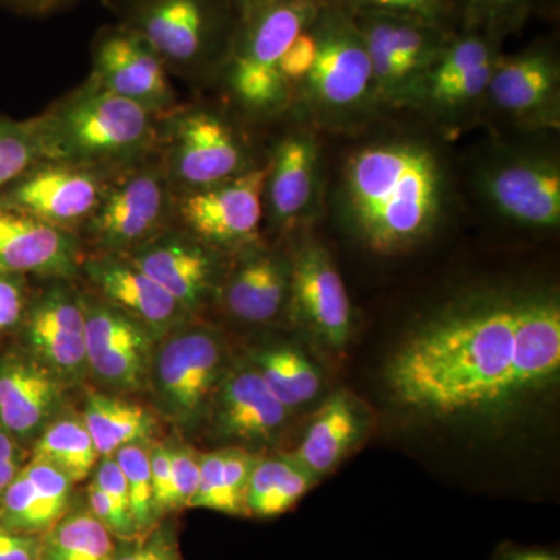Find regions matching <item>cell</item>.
Here are the masks:
<instances>
[{"label": "cell", "mask_w": 560, "mask_h": 560, "mask_svg": "<svg viewBox=\"0 0 560 560\" xmlns=\"http://www.w3.org/2000/svg\"><path fill=\"white\" fill-rule=\"evenodd\" d=\"M540 291H475L423 319L386 364L390 397L422 418L459 419L501 415L539 394L518 345Z\"/></svg>", "instance_id": "6da1fadb"}, {"label": "cell", "mask_w": 560, "mask_h": 560, "mask_svg": "<svg viewBox=\"0 0 560 560\" xmlns=\"http://www.w3.org/2000/svg\"><path fill=\"white\" fill-rule=\"evenodd\" d=\"M445 198L442 162L418 140L371 143L342 172L341 212L374 253H400L425 241L440 223Z\"/></svg>", "instance_id": "7a4b0ae2"}, {"label": "cell", "mask_w": 560, "mask_h": 560, "mask_svg": "<svg viewBox=\"0 0 560 560\" xmlns=\"http://www.w3.org/2000/svg\"><path fill=\"white\" fill-rule=\"evenodd\" d=\"M35 124L43 161L98 171L136 160L153 140L151 110L94 81Z\"/></svg>", "instance_id": "3957f363"}, {"label": "cell", "mask_w": 560, "mask_h": 560, "mask_svg": "<svg viewBox=\"0 0 560 560\" xmlns=\"http://www.w3.org/2000/svg\"><path fill=\"white\" fill-rule=\"evenodd\" d=\"M313 33L315 62L301 83L305 101L319 120L350 124L377 102L366 44L360 28L341 14H326Z\"/></svg>", "instance_id": "277c9868"}, {"label": "cell", "mask_w": 560, "mask_h": 560, "mask_svg": "<svg viewBox=\"0 0 560 560\" xmlns=\"http://www.w3.org/2000/svg\"><path fill=\"white\" fill-rule=\"evenodd\" d=\"M232 58L230 83L246 108L271 113L289 101L290 86L280 75L282 55L315 16L313 0H280L253 14Z\"/></svg>", "instance_id": "5b68a950"}, {"label": "cell", "mask_w": 560, "mask_h": 560, "mask_svg": "<svg viewBox=\"0 0 560 560\" xmlns=\"http://www.w3.org/2000/svg\"><path fill=\"white\" fill-rule=\"evenodd\" d=\"M478 187L501 219L526 230L551 231L560 223V167L539 151H501L478 172Z\"/></svg>", "instance_id": "8992f818"}, {"label": "cell", "mask_w": 560, "mask_h": 560, "mask_svg": "<svg viewBox=\"0 0 560 560\" xmlns=\"http://www.w3.org/2000/svg\"><path fill=\"white\" fill-rule=\"evenodd\" d=\"M223 372V345L213 331L189 329L173 335L151 361L162 412L176 425H194L212 404Z\"/></svg>", "instance_id": "52a82bcc"}, {"label": "cell", "mask_w": 560, "mask_h": 560, "mask_svg": "<svg viewBox=\"0 0 560 560\" xmlns=\"http://www.w3.org/2000/svg\"><path fill=\"white\" fill-rule=\"evenodd\" d=\"M294 318L320 349L340 353L352 337L348 290L329 250L304 237L290 264V298Z\"/></svg>", "instance_id": "ba28073f"}, {"label": "cell", "mask_w": 560, "mask_h": 560, "mask_svg": "<svg viewBox=\"0 0 560 560\" xmlns=\"http://www.w3.org/2000/svg\"><path fill=\"white\" fill-rule=\"evenodd\" d=\"M220 24L215 0H135L127 27L165 65L189 68L208 57Z\"/></svg>", "instance_id": "9c48e42d"}, {"label": "cell", "mask_w": 560, "mask_h": 560, "mask_svg": "<svg viewBox=\"0 0 560 560\" xmlns=\"http://www.w3.org/2000/svg\"><path fill=\"white\" fill-rule=\"evenodd\" d=\"M98 168L43 161L14 180L0 198L32 215L68 230L91 220L108 187Z\"/></svg>", "instance_id": "30bf717a"}, {"label": "cell", "mask_w": 560, "mask_h": 560, "mask_svg": "<svg viewBox=\"0 0 560 560\" xmlns=\"http://www.w3.org/2000/svg\"><path fill=\"white\" fill-rule=\"evenodd\" d=\"M270 164L249 168L206 189L191 190L180 202V217L191 232L210 245L234 246L248 242L264 215Z\"/></svg>", "instance_id": "8fae6325"}, {"label": "cell", "mask_w": 560, "mask_h": 560, "mask_svg": "<svg viewBox=\"0 0 560 560\" xmlns=\"http://www.w3.org/2000/svg\"><path fill=\"white\" fill-rule=\"evenodd\" d=\"M88 366L102 382L124 390L142 388L151 370L150 330L127 312L81 302Z\"/></svg>", "instance_id": "7c38bea8"}, {"label": "cell", "mask_w": 560, "mask_h": 560, "mask_svg": "<svg viewBox=\"0 0 560 560\" xmlns=\"http://www.w3.org/2000/svg\"><path fill=\"white\" fill-rule=\"evenodd\" d=\"M171 165L190 190L206 189L246 171L245 147L237 132L209 110H190L175 121Z\"/></svg>", "instance_id": "4fadbf2b"}, {"label": "cell", "mask_w": 560, "mask_h": 560, "mask_svg": "<svg viewBox=\"0 0 560 560\" xmlns=\"http://www.w3.org/2000/svg\"><path fill=\"white\" fill-rule=\"evenodd\" d=\"M92 81L151 113L173 103L165 62L128 27L103 32L97 39Z\"/></svg>", "instance_id": "5bb4252c"}, {"label": "cell", "mask_w": 560, "mask_h": 560, "mask_svg": "<svg viewBox=\"0 0 560 560\" xmlns=\"http://www.w3.org/2000/svg\"><path fill=\"white\" fill-rule=\"evenodd\" d=\"M559 86V65L550 51L526 50L495 61L486 98L523 124L558 127Z\"/></svg>", "instance_id": "9a60e30c"}, {"label": "cell", "mask_w": 560, "mask_h": 560, "mask_svg": "<svg viewBox=\"0 0 560 560\" xmlns=\"http://www.w3.org/2000/svg\"><path fill=\"white\" fill-rule=\"evenodd\" d=\"M75 264L77 246L68 230L0 198V272L69 278Z\"/></svg>", "instance_id": "2e32d148"}, {"label": "cell", "mask_w": 560, "mask_h": 560, "mask_svg": "<svg viewBox=\"0 0 560 560\" xmlns=\"http://www.w3.org/2000/svg\"><path fill=\"white\" fill-rule=\"evenodd\" d=\"M212 405L220 436L250 444L271 441L285 427L290 415L250 363L221 377Z\"/></svg>", "instance_id": "e0dca14e"}, {"label": "cell", "mask_w": 560, "mask_h": 560, "mask_svg": "<svg viewBox=\"0 0 560 560\" xmlns=\"http://www.w3.org/2000/svg\"><path fill=\"white\" fill-rule=\"evenodd\" d=\"M167 186L160 173L142 171L108 187L92 219L102 245L124 249L147 241L167 212Z\"/></svg>", "instance_id": "ac0fdd59"}, {"label": "cell", "mask_w": 560, "mask_h": 560, "mask_svg": "<svg viewBox=\"0 0 560 560\" xmlns=\"http://www.w3.org/2000/svg\"><path fill=\"white\" fill-rule=\"evenodd\" d=\"M368 410L349 390L331 394L313 416L293 458L316 480L337 469L368 431Z\"/></svg>", "instance_id": "d6986e66"}, {"label": "cell", "mask_w": 560, "mask_h": 560, "mask_svg": "<svg viewBox=\"0 0 560 560\" xmlns=\"http://www.w3.org/2000/svg\"><path fill=\"white\" fill-rule=\"evenodd\" d=\"M186 312L200 307L213 285V259L198 243L179 235L147 242L130 259Z\"/></svg>", "instance_id": "ffe728a7"}, {"label": "cell", "mask_w": 560, "mask_h": 560, "mask_svg": "<svg viewBox=\"0 0 560 560\" xmlns=\"http://www.w3.org/2000/svg\"><path fill=\"white\" fill-rule=\"evenodd\" d=\"M72 482L57 467L32 459L0 500V528L24 534L49 530L68 511Z\"/></svg>", "instance_id": "44dd1931"}, {"label": "cell", "mask_w": 560, "mask_h": 560, "mask_svg": "<svg viewBox=\"0 0 560 560\" xmlns=\"http://www.w3.org/2000/svg\"><path fill=\"white\" fill-rule=\"evenodd\" d=\"M86 270L109 304L138 319L150 334L167 331L186 312L131 260L103 256L91 260Z\"/></svg>", "instance_id": "7402d4cb"}, {"label": "cell", "mask_w": 560, "mask_h": 560, "mask_svg": "<svg viewBox=\"0 0 560 560\" xmlns=\"http://www.w3.org/2000/svg\"><path fill=\"white\" fill-rule=\"evenodd\" d=\"M319 150L304 132L283 139L270 162L265 197L278 224L305 215L318 191Z\"/></svg>", "instance_id": "603a6c76"}, {"label": "cell", "mask_w": 560, "mask_h": 560, "mask_svg": "<svg viewBox=\"0 0 560 560\" xmlns=\"http://www.w3.org/2000/svg\"><path fill=\"white\" fill-rule=\"evenodd\" d=\"M60 401V386L49 372L31 361L0 363V423L14 438L43 429Z\"/></svg>", "instance_id": "cb8c5ba5"}, {"label": "cell", "mask_w": 560, "mask_h": 560, "mask_svg": "<svg viewBox=\"0 0 560 560\" xmlns=\"http://www.w3.org/2000/svg\"><path fill=\"white\" fill-rule=\"evenodd\" d=\"M290 298V264L275 254L246 257L224 287V304L234 318L249 324L270 323Z\"/></svg>", "instance_id": "d4e9b609"}, {"label": "cell", "mask_w": 560, "mask_h": 560, "mask_svg": "<svg viewBox=\"0 0 560 560\" xmlns=\"http://www.w3.org/2000/svg\"><path fill=\"white\" fill-rule=\"evenodd\" d=\"M318 482L293 455L260 456L246 490V515L279 517L293 510Z\"/></svg>", "instance_id": "484cf974"}, {"label": "cell", "mask_w": 560, "mask_h": 560, "mask_svg": "<svg viewBox=\"0 0 560 560\" xmlns=\"http://www.w3.org/2000/svg\"><path fill=\"white\" fill-rule=\"evenodd\" d=\"M83 422L103 458L125 445L145 441L156 427L145 408L106 394L88 397Z\"/></svg>", "instance_id": "4316f807"}, {"label": "cell", "mask_w": 560, "mask_h": 560, "mask_svg": "<svg viewBox=\"0 0 560 560\" xmlns=\"http://www.w3.org/2000/svg\"><path fill=\"white\" fill-rule=\"evenodd\" d=\"M250 364L290 411L311 404L323 389L318 368L294 346H268L254 353Z\"/></svg>", "instance_id": "83f0119b"}, {"label": "cell", "mask_w": 560, "mask_h": 560, "mask_svg": "<svg viewBox=\"0 0 560 560\" xmlns=\"http://www.w3.org/2000/svg\"><path fill=\"white\" fill-rule=\"evenodd\" d=\"M113 534L90 511L65 515L40 541L39 560H113Z\"/></svg>", "instance_id": "f1b7e54d"}, {"label": "cell", "mask_w": 560, "mask_h": 560, "mask_svg": "<svg viewBox=\"0 0 560 560\" xmlns=\"http://www.w3.org/2000/svg\"><path fill=\"white\" fill-rule=\"evenodd\" d=\"M98 455L83 419L65 418L44 430L33 459L44 460L68 475L73 482L84 480L97 464Z\"/></svg>", "instance_id": "f546056e"}, {"label": "cell", "mask_w": 560, "mask_h": 560, "mask_svg": "<svg viewBox=\"0 0 560 560\" xmlns=\"http://www.w3.org/2000/svg\"><path fill=\"white\" fill-rule=\"evenodd\" d=\"M43 162L35 120L16 121L0 116V191Z\"/></svg>", "instance_id": "4dcf8cb0"}, {"label": "cell", "mask_w": 560, "mask_h": 560, "mask_svg": "<svg viewBox=\"0 0 560 560\" xmlns=\"http://www.w3.org/2000/svg\"><path fill=\"white\" fill-rule=\"evenodd\" d=\"M119 464L128 492H130L131 515L138 536L153 528L158 521L151 486L150 456L142 442L125 445L114 453Z\"/></svg>", "instance_id": "1f68e13d"}, {"label": "cell", "mask_w": 560, "mask_h": 560, "mask_svg": "<svg viewBox=\"0 0 560 560\" xmlns=\"http://www.w3.org/2000/svg\"><path fill=\"white\" fill-rule=\"evenodd\" d=\"M27 337L40 359L47 361L55 371L77 375L88 366L84 335L70 334L28 318Z\"/></svg>", "instance_id": "d6a6232c"}, {"label": "cell", "mask_w": 560, "mask_h": 560, "mask_svg": "<svg viewBox=\"0 0 560 560\" xmlns=\"http://www.w3.org/2000/svg\"><path fill=\"white\" fill-rule=\"evenodd\" d=\"M189 508H200L228 515H243L241 508L232 500L223 475L221 452L209 453L200 458V482Z\"/></svg>", "instance_id": "836d02e7"}, {"label": "cell", "mask_w": 560, "mask_h": 560, "mask_svg": "<svg viewBox=\"0 0 560 560\" xmlns=\"http://www.w3.org/2000/svg\"><path fill=\"white\" fill-rule=\"evenodd\" d=\"M94 482L113 504L114 514L117 518V537L127 540L138 536L135 522H132L130 492H128L127 481H125L124 474H121L119 464H117L114 456H105L102 463L98 464Z\"/></svg>", "instance_id": "e575fe53"}, {"label": "cell", "mask_w": 560, "mask_h": 560, "mask_svg": "<svg viewBox=\"0 0 560 560\" xmlns=\"http://www.w3.org/2000/svg\"><path fill=\"white\" fill-rule=\"evenodd\" d=\"M143 537L121 540L116 545L113 560H180L178 545L171 530H147Z\"/></svg>", "instance_id": "d590c367"}, {"label": "cell", "mask_w": 560, "mask_h": 560, "mask_svg": "<svg viewBox=\"0 0 560 560\" xmlns=\"http://www.w3.org/2000/svg\"><path fill=\"white\" fill-rule=\"evenodd\" d=\"M172 455V510L189 508L200 482V458L189 448H171Z\"/></svg>", "instance_id": "8d00e7d4"}, {"label": "cell", "mask_w": 560, "mask_h": 560, "mask_svg": "<svg viewBox=\"0 0 560 560\" xmlns=\"http://www.w3.org/2000/svg\"><path fill=\"white\" fill-rule=\"evenodd\" d=\"M316 57V36L315 33L305 28L301 32L289 49L282 55L279 70L282 79L291 86L293 83H302L313 68Z\"/></svg>", "instance_id": "74e56055"}, {"label": "cell", "mask_w": 560, "mask_h": 560, "mask_svg": "<svg viewBox=\"0 0 560 560\" xmlns=\"http://www.w3.org/2000/svg\"><path fill=\"white\" fill-rule=\"evenodd\" d=\"M151 486L156 518L172 511V455L167 445L156 444L149 451Z\"/></svg>", "instance_id": "f35d334b"}, {"label": "cell", "mask_w": 560, "mask_h": 560, "mask_svg": "<svg viewBox=\"0 0 560 560\" xmlns=\"http://www.w3.org/2000/svg\"><path fill=\"white\" fill-rule=\"evenodd\" d=\"M382 14L434 24L442 13V0H361Z\"/></svg>", "instance_id": "ab89813d"}, {"label": "cell", "mask_w": 560, "mask_h": 560, "mask_svg": "<svg viewBox=\"0 0 560 560\" xmlns=\"http://www.w3.org/2000/svg\"><path fill=\"white\" fill-rule=\"evenodd\" d=\"M24 311L25 291L21 276L0 272V331L16 326Z\"/></svg>", "instance_id": "60d3db41"}, {"label": "cell", "mask_w": 560, "mask_h": 560, "mask_svg": "<svg viewBox=\"0 0 560 560\" xmlns=\"http://www.w3.org/2000/svg\"><path fill=\"white\" fill-rule=\"evenodd\" d=\"M40 541L35 534L0 528V560H39Z\"/></svg>", "instance_id": "b9f144b4"}, {"label": "cell", "mask_w": 560, "mask_h": 560, "mask_svg": "<svg viewBox=\"0 0 560 560\" xmlns=\"http://www.w3.org/2000/svg\"><path fill=\"white\" fill-rule=\"evenodd\" d=\"M21 469L20 448L16 441L0 423V500Z\"/></svg>", "instance_id": "7bdbcfd3"}, {"label": "cell", "mask_w": 560, "mask_h": 560, "mask_svg": "<svg viewBox=\"0 0 560 560\" xmlns=\"http://www.w3.org/2000/svg\"><path fill=\"white\" fill-rule=\"evenodd\" d=\"M88 501H90L91 514L97 521H101L110 530L113 536H117V518L116 514H114L113 504H110L108 497L103 493V490L95 482H92L90 489H88Z\"/></svg>", "instance_id": "ee69618b"}, {"label": "cell", "mask_w": 560, "mask_h": 560, "mask_svg": "<svg viewBox=\"0 0 560 560\" xmlns=\"http://www.w3.org/2000/svg\"><path fill=\"white\" fill-rule=\"evenodd\" d=\"M492 560H560V558L559 552L547 550V548L503 544L500 548H497Z\"/></svg>", "instance_id": "f6af8a7d"}, {"label": "cell", "mask_w": 560, "mask_h": 560, "mask_svg": "<svg viewBox=\"0 0 560 560\" xmlns=\"http://www.w3.org/2000/svg\"><path fill=\"white\" fill-rule=\"evenodd\" d=\"M5 5L24 13H44L57 9V7L65 5L69 0H0Z\"/></svg>", "instance_id": "bcb514c9"}, {"label": "cell", "mask_w": 560, "mask_h": 560, "mask_svg": "<svg viewBox=\"0 0 560 560\" xmlns=\"http://www.w3.org/2000/svg\"><path fill=\"white\" fill-rule=\"evenodd\" d=\"M280 2V0H243L245 3L246 10L249 11L250 14L257 13V11L267 9V7L272 5V3Z\"/></svg>", "instance_id": "7dc6e473"}, {"label": "cell", "mask_w": 560, "mask_h": 560, "mask_svg": "<svg viewBox=\"0 0 560 560\" xmlns=\"http://www.w3.org/2000/svg\"><path fill=\"white\" fill-rule=\"evenodd\" d=\"M486 2H488L489 5L497 7V3H499V0H486Z\"/></svg>", "instance_id": "c3c4849f"}]
</instances>
